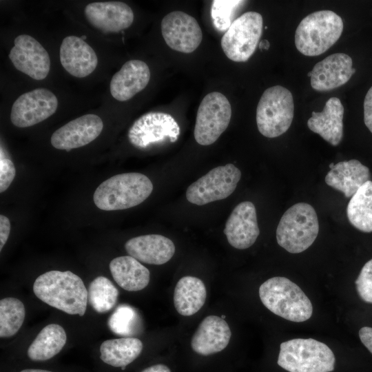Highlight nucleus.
I'll list each match as a JSON object with an SVG mask.
<instances>
[{
  "label": "nucleus",
  "mask_w": 372,
  "mask_h": 372,
  "mask_svg": "<svg viewBox=\"0 0 372 372\" xmlns=\"http://www.w3.org/2000/svg\"><path fill=\"white\" fill-rule=\"evenodd\" d=\"M351 58L344 53H335L317 63L307 76L317 91H329L345 84L355 73Z\"/></svg>",
  "instance_id": "nucleus-16"
},
{
  "label": "nucleus",
  "mask_w": 372,
  "mask_h": 372,
  "mask_svg": "<svg viewBox=\"0 0 372 372\" xmlns=\"http://www.w3.org/2000/svg\"><path fill=\"white\" fill-rule=\"evenodd\" d=\"M88 22L105 33L118 32L129 28L134 21L131 8L121 1L93 2L85 8Z\"/></svg>",
  "instance_id": "nucleus-18"
},
{
  "label": "nucleus",
  "mask_w": 372,
  "mask_h": 372,
  "mask_svg": "<svg viewBox=\"0 0 372 372\" xmlns=\"http://www.w3.org/2000/svg\"><path fill=\"white\" fill-rule=\"evenodd\" d=\"M231 335L227 322L216 316H209L200 323L191 340L192 350L201 355H210L223 351Z\"/></svg>",
  "instance_id": "nucleus-20"
},
{
  "label": "nucleus",
  "mask_w": 372,
  "mask_h": 372,
  "mask_svg": "<svg viewBox=\"0 0 372 372\" xmlns=\"http://www.w3.org/2000/svg\"><path fill=\"white\" fill-rule=\"evenodd\" d=\"M10 231V222L4 215H0V251L6 243Z\"/></svg>",
  "instance_id": "nucleus-37"
},
{
  "label": "nucleus",
  "mask_w": 372,
  "mask_h": 372,
  "mask_svg": "<svg viewBox=\"0 0 372 372\" xmlns=\"http://www.w3.org/2000/svg\"><path fill=\"white\" fill-rule=\"evenodd\" d=\"M161 27L167 45L180 52H194L203 39L201 28L195 18L181 11L166 14L162 19Z\"/></svg>",
  "instance_id": "nucleus-13"
},
{
  "label": "nucleus",
  "mask_w": 372,
  "mask_h": 372,
  "mask_svg": "<svg viewBox=\"0 0 372 372\" xmlns=\"http://www.w3.org/2000/svg\"><path fill=\"white\" fill-rule=\"evenodd\" d=\"M206 297V287L200 279L191 276H184L176 285L174 305L179 314L190 316L202 308Z\"/></svg>",
  "instance_id": "nucleus-26"
},
{
  "label": "nucleus",
  "mask_w": 372,
  "mask_h": 372,
  "mask_svg": "<svg viewBox=\"0 0 372 372\" xmlns=\"http://www.w3.org/2000/svg\"><path fill=\"white\" fill-rule=\"evenodd\" d=\"M109 268L115 282L126 291H141L149 282L148 269L130 256L114 258L110 262Z\"/></svg>",
  "instance_id": "nucleus-25"
},
{
  "label": "nucleus",
  "mask_w": 372,
  "mask_h": 372,
  "mask_svg": "<svg viewBox=\"0 0 372 372\" xmlns=\"http://www.w3.org/2000/svg\"><path fill=\"white\" fill-rule=\"evenodd\" d=\"M143 347L142 342L134 337L107 340L100 347V358L109 365L124 369L138 357Z\"/></svg>",
  "instance_id": "nucleus-27"
},
{
  "label": "nucleus",
  "mask_w": 372,
  "mask_h": 372,
  "mask_svg": "<svg viewBox=\"0 0 372 372\" xmlns=\"http://www.w3.org/2000/svg\"><path fill=\"white\" fill-rule=\"evenodd\" d=\"M127 254L146 264L160 265L168 262L175 253L174 242L160 234H147L132 238L125 244Z\"/></svg>",
  "instance_id": "nucleus-22"
},
{
  "label": "nucleus",
  "mask_w": 372,
  "mask_h": 372,
  "mask_svg": "<svg viewBox=\"0 0 372 372\" xmlns=\"http://www.w3.org/2000/svg\"><path fill=\"white\" fill-rule=\"evenodd\" d=\"M64 329L57 324L43 328L28 349V355L33 361H45L58 354L66 343Z\"/></svg>",
  "instance_id": "nucleus-28"
},
{
  "label": "nucleus",
  "mask_w": 372,
  "mask_h": 372,
  "mask_svg": "<svg viewBox=\"0 0 372 372\" xmlns=\"http://www.w3.org/2000/svg\"><path fill=\"white\" fill-rule=\"evenodd\" d=\"M350 223L357 229L372 232V181L368 180L352 196L347 207Z\"/></svg>",
  "instance_id": "nucleus-29"
},
{
  "label": "nucleus",
  "mask_w": 372,
  "mask_h": 372,
  "mask_svg": "<svg viewBox=\"0 0 372 372\" xmlns=\"http://www.w3.org/2000/svg\"><path fill=\"white\" fill-rule=\"evenodd\" d=\"M356 289L362 300L372 303V259L362 268L355 280Z\"/></svg>",
  "instance_id": "nucleus-34"
},
{
  "label": "nucleus",
  "mask_w": 372,
  "mask_h": 372,
  "mask_svg": "<svg viewBox=\"0 0 372 372\" xmlns=\"http://www.w3.org/2000/svg\"><path fill=\"white\" fill-rule=\"evenodd\" d=\"M270 44L267 39H264L259 42L258 48L260 50H268L269 48Z\"/></svg>",
  "instance_id": "nucleus-40"
},
{
  "label": "nucleus",
  "mask_w": 372,
  "mask_h": 372,
  "mask_svg": "<svg viewBox=\"0 0 372 372\" xmlns=\"http://www.w3.org/2000/svg\"><path fill=\"white\" fill-rule=\"evenodd\" d=\"M358 333L362 343L372 354V327H363L360 329Z\"/></svg>",
  "instance_id": "nucleus-38"
},
{
  "label": "nucleus",
  "mask_w": 372,
  "mask_h": 372,
  "mask_svg": "<svg viewBox=\"0 0 372 372\" xmlns=\"http://www.w3.org/2000/svg\"><path fill=\"white\" fill-rule=\"evenodd\" d=\"M363 107L364 124L372 133V86L365 96Z\"/></svg>",
  "instance_id": "nucleus-36"
},
{
  "label": "nucleus",
  "mask_w": 372,
  "mask_h": 372,
  "mask_svg": "<svg viewBox=\"0 0 372 372\" xmlns=\"http://www.w3.org/2000/svg\"><path fill=\"white\" fill-rule=\"evenodd\" d=\"M344 107L337 97L330 98L320 112H312L307 121L308 127L333 146L338 145L343 136Z\"/></svg>",
  "instance_id": "nucleus-23"
},
{
  "label": "nucleus",
  "mask_w": 372,
  "mask_h": 372,
  "mask_svg": "<svg viewBox=\"0 0 372 372\" xmlns=\"http://www.w3.org/2000/svg\"><path fill=\"white\" fill-rule=\"evenodd\" d=\"M319 223L314 208L306 203L289 207L281 217L276 229L278 245L291 254L308 249L316 239Z\"/></svg>",
  "instance_id": "nucleus-6"
},
{
  "label": "nucleus",
  "mask_w": 372,
  "mask_h": 372,
  "mask_svg": "<svg viewBox=\"0 0 372 372\" xmlns=\"http://www.w3.org/2000/svg\"><path fill=\"white\" fill-rule=\"evenodd\" d=\"M103 128V123L99 116L85 114L56 130L51 136L50 142L54 148L69 152L93 141Z\"/></svg>",
  "instance_id": "nucleus-15"
},
{
  "label": "nucleus",
  "mask_w": 372,
  "mask_h": 372,
  "mask_svg": "<svg viewBox=\"0 0 372 372\" xmlns=\"http://www.w3.org/2000/svg\"><path fill=\"white\" fill-rule=\"evenodd\" d=\"M259 296L270 311L289 321H306L313 313L309 298L296 284L285 277L267 280L260 286Z\"/></svg>",
  "instance_id": "nucleus-3"
},
{
  "label": "nucleus",
  "mask_w": 372,
  "mask_h": 372,
  "mask_svg": "<svg viewBox=\"0 0 372 372\" xmlns=\"http://www.w3.org/2000/svg\"><path fill=\"white\" fill-rule=\"evenodd\" d=\"M369 179V169L359 161L351 159L335 164L327 173L324 180L329 186L349 198Z\"/></svg>",
  "instance_id": "nucleus-24"
},
{
  "label": "nucleus",
  "mask_w": 372,
  "mask_h": 372,
  "mask_svg": "<svg viewBox=\"0 0 372 372\" xmlns=\"http://www.w3.org/2000/svg\"><path fill=\"white\" fill-rule=\"evenodd\" d=\"M335 358L324 343L312 338H296L280 346L278 364L289 372H331Z\"/></svg>",
  "instance_id": "nucleus-5"
},
{
  "label": "nucleus",
  "mask_w": 372,
  "mask_h": 372,
  "mask_svg": "<svg viewBox=\"0 0 372 372\" xmlns=\"http://www.w3.org/2000/svg\"><path fill=\"white\" fill-rule=\"evenodd\" d=\"M293 114L294 104L291 92L281 85L270 87L263 92L257 106L258 129L265 137H278L288 130Z\"/></svg>",
  "instance_id": "nucleus-7"
},
{
  "label": "nucleus",
  "mask_w": 372,
  "mask_h": 372,
  "mask_svg": "<svg viewBox=\"0 0 372 372\" xmlns=\"http://www.w3.org/2000/svg\"><path fill=\"white\" fill-rule=\"evenodd\" d=\"M20 372H52V371L43 370V369H23Z\"/></svg>",
  "instance_id": "nucleus-41"
},
{
  "label": "nucleus",
  "mask_w": 372,
  "mask_h": 372,
  "mask_svg": "<svg viewBox=\"0 0 372 372\" xmlns=\"http://www.w3.org/2000/svg\"><path fill=\"white\" fill-rule=\"evenodd\" d=\"M107 327L116 335L133 337L142 331L141 318L135 308L127 304L118 305L107 320Z\"/></svg>",
  "instance_id": "nucleus-30"
},
{
  "label": "nucleus",
  "mask_w": 372,
  "mask_h": 372,
  "mask_svg": "<svg viewBox=\"0 0 372 372\" xmlns=\"http://www.w3.org/2000/svg\"><path fill=\"white\" fill-rule=\"evenodd\" d=\"M262 15L247 12L235 19L221 39V48L230 60L245 62L254 53L262 33Z\"/></svg>",
  "instance_id": "nucleus-8"
},
{
  "label": "nucleus",
  "mask_w": 372,
  "mask_h": 372,
  "mask_svg": "<svg viewBox=\"0 0 372 372\" xmlns=\"http://www.w3.org/2000/svg\"><path fill=\"white\" fill-rule=\"evenodd\" d=\"M180 133V127L172 115L152 112L142 115L134 122L129 129L127 137L134 147L145 149L167 139L175 142Z\"/></svg>",
  "instance_id": "nucleus-11"
},
{
  "label": "nucleus",
  "mask_w": 372,
  "mask_h": 372,
  "mask_svg": "<svg viewBox=\"0 0 372 372\" xmlns=\"http://www.w3.org/2000/svg\"><path fill=\"white\" fill-rule=\"evenodd\" d=\"M240 178V170L233 164L218 166L191 184L186 198L200 206L225 199L234 192Z\"/></svg>",
  "instance_id": "nucleus-10"
},
{
  "label": "nucleus",
  "mask_w": 372,
  "mask_h": 372,
  "mask_svg": "<svg viewBox=\"0 0 372 372\" xmlns=\"http://www.w3.org/2000/svg\"><path fill=\"white\" fill-rule=\"evenodd\" d=\"M335 164L333 163H331L330 165H329V167L330 169H332L333 167H334Z\"/></svg>",
  "instance_id": "nucleus-42"
},
{
  "label": "nucleus",
  "mask_w": 372,
  "mask_h": 372,
  "mask_svg": "<svg viewBox=\"0 0 372 372\" xmlns=\"http://www.w3.org/2000/svg\"><path fill=\"white\" fill-rule=\"evenodd\" d=\"M58 99L50 90L37 88L21 94L14 102L10 120L18 127L33 126L54 114Z\"/></svg>",
  "instance_id": "nucleus-12"
},
{
  "label": "nucleus",
  "mask_w": 372,
  "mask_h": 372,
  "mask_svg": "<svg viewBox=\"0 0 372 372\" xmlns=\"http://www.w3.org/2000/svg\"><path fill=\"white\" fill-rule=\"evenodd\" d=\"M118 294L117 288L112 281L101 276L90 282L87 290V300L96 312L104 313L115 306Z\"/></svg>",
  "instance_id": "nucleus-31"
},
{
  "label": "nucleus",
  "mask_w": 372,
  "mask_h": 372,
  "mask_svg": "<svg viewBox=\"0 0 372 372\" xmlns=\"http://www.w3.org/2000/svg\"><path fill=\"white\" fill-rule=\"evenodd\" d=\"M141 372H171V371L166 365L157 364L145 369Z\"/></svg>",
  "instance_id": "nucleus-39"
},
{
  "label": "nucleus",
  "mask_w": 372,
  "mask_h": 372,
  "mask_svg": "<svg viewBox=\"0 0 372 372\" xmlns=\"http://www.w3.org/2000/svg\"><path fill=\"white\" fill-rule=\"evenodd\" d=\"M60 61L71 75L83 78L92 74L98 64V58L92 48L76 36H68L59 50Z\"/></svg>",
  "instance_id": "nucleus-19"
},
{
  "label": "nucleus",
  "mask_w": 372,
  "mask_h": 372,
  "mask_svg": "<svg viewBox=\"0 0 372 372\" xmlns=\"http://www.w3.org/2000/svg\"><path fill=\"white\" fill-rule=\"evenodd\" d=\"M153 184L145 175L124 173L114 175L96 189L93 200L95 205L105 211H114L135 207L151 194Z\"/></svg>",
  "instance_id": "nucleus-2"
},
{
  "label": "nucleus",
  "mask_w": 372,
  "mask_h": 372,
  "mask_svg": "<svg viewBox=\"0 0 372 372\" xmlns=\"http://www.w3.org/2000/svg\"><path fill=\"white\" fill-rule=\"evenodd\" d=\"M25 316L23 303L13 297L0 300V337L15 335L21 327Z\"/></svg>",
  "instance_id": "nucleus-32"
},
{
  "label": "nucleus",
  "mask_w": 372,
  "mask_h": 372,
  "mask_svg": "<svg viewBox=\"0 0 372 372\" xmlns=\"http://www.w3.org/2000/svg\"><path fill=\"white\" fill-rule=\"evenodd\" d=\"M150 76L147 63L141 60H130L112 76L110 93L117 101H126L147 85Z\"/></svg>",
  "instance_id": "nucleus-21"
},
{
  "label": "nucleus",
  "mask_w": 372,
  "mask_h": 372,
  "mask_svg": "<svg viewBox=\"0 0 372 372\" xmlns=\"http://www.w3.org/2000/svg\"><path fill=\"white\" fill-rule=\"evenodd\" d=\"M231 116L229 100L222 93L212 92L207 94L198 107L194 136L201 145L215 143L227 128Z\"/></svg>",
  "instance_id": "nucleus-9"
},
{
  "label": "nucleus",
  "mask_w": 372,
  "mask_h": 372,
  "mask_svg": "<svg viewBox=\"0 0 372 372\" xmlns=\"http://www.w3.org/2000/svg\"><path fill=\"white\" fill-rule=\"evenodd\" d=\"M16 169L13 162L1 152L0 158V192H5L13 181Z\"/></svg>",
  "instance_id": "nucleus-35"
},
{
  "label": "nucleus",
  "mask_w": 372,
  "mask_h": 372,
  "mask_svg": "<svg viewBox=\"0 0 372 372\" xmlns=\"http://www.w3.org/2000/svg\"><path fill=\"white\" fill-rule=\"evenodd\" d=\"M245 3L240 0L213 1L211 15L214 27L220 32H226L234 21L235 12Z\"/></svg>",
  "instance_id": "nucleus-33"
},
{
  "label": "nucleus",
  "mask_w": 372,
  "mask_h": 372,
  "mask_svg": "<svg viewBox=\"0 0 372 372\" xmlns=\"http://www.w3.org/2000/svg\"><path fill=\"white\" fill-rule=\"evenodd\" d=\"M35 296L48 305L70 315L84 316L87 290L82 279L70 271L52 270L34 281Z\"/></svg>",
  "instance_id": "nucleus-1"
},
{
  "label": "nucleus",
  "mask_w": 372,
  "mask_h": 372,
  "mask_svg": "<svg viewBox=\"0 0 372 372\" xmlns=\"http://www.w3.org/2000/svg\"><path fill=\"white\" fill-rule=\"evenodd\" d=\"M9 58L19 71L35 80H43L50 69V59L46 50L32 37L21 34L14 41Z\"/></svg>",
  "instance_id": "nucleus-14"
},
{
  "label": "nucleus",
  "mask_w": 372,
  "mask_h": 372,
  "mask_svg": "<svg viewBox=\"0 0 372 372\" xmlns=\"http://www.w3.org/2000/svg\"><path fill=\"white\" fill-rule=\"evenodd\" d=\"M342 30V19L334 12H314L302 19L297 27L295 45L305 56H318L335 43Z\"/></svg>",
  "instance_id": "nucleus-4"
},
{
  "label": "nucleus",
  "mask_w": 372,
  "mask_h": 372,
  "mask_svg": "<svg viewBox=\"0 0 372 372\" xmlns=\"http://www.w3.org/2000/svg\"><path fill=\"white\" fill-rule=\"evenodd\" d=\"M228 242L238 249H245L256 242L260 230L256 210L250 201L238 204L228 218L225 229Z\"/></svg>",
  "instance_id": "nucleus-17"
}]
</instances>
